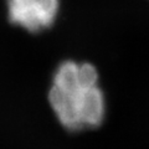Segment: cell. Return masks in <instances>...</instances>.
Returning <instances> with one entry per match:
<instances>
[{
    "mask_svg": "<svg viewBox=\"0 0 149 149\" xmlns=\"http://www.w3.org/2000/svg\"><path fill=\"white\" fill-rule=\"evenodd\" d=\"M49 101L58 122L68 130L96 128L104 118V96L98 73L88 62L65 61L56 70Z\"/></svg>",
    "mask_w": 149,
    "mask_h": 149,
    "instance_id": "6da1fadb",
    "label": "cell"
},
{
    "mask_svg": "<svg viewBox=\"0 0 149 149\" xmlns=\"http://www.w3.org/2000/svg\"><path fill=\"white\" fill-rule=\"evenodd\" d=\"M9 20L30 32L49 29L55 22L60 0H6Z\"/></svg>",
    "mask_w": 149,
    "mask_h": 149,
    "instance_id": "7a4b0ae2",
    "label": "cell"
}]
</instances>
